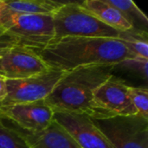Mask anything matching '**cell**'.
<instances>
[{
	"mask_svg": "<svg viewBox=\"0 0 148 148\" xmlns=\"http://www.w3.org/2000/svg\"><path fill=\"white\" fill-rule=\"evenodd\" d=\"M114 148H148V120L139 114L92 119Z\"/></svg>",
	"mask_w": 148,
	"mask_h": 148,
	"instance_id": "cell-5",
	"label": "cell"
},
{
	"mask_svg": "<svg viewBox=\"0 0 148 148\" xmlns=\"http://www.w3.org/2000/svg\"><path fill=\"white\" fill-rule=\"evenodd\" d=\"M54 110L44 100L31 103L0 106V120L27 132H39L54 121Z\"/></svg>",
	"mask_w": 148,
	"mask_h": 148,
	"instance_id": "cell-7",
	"label": "cell"
},
{
	"mask_svg": "<svg viewBox=\"0 0 148 148\" xmlns=\"http://www.w3.org/2000/svg\"><path fill=\"white\" fill-rule=\"evenodd\" d=\"M129 96L139 115L148 120V90L143 87H129Z\"/></svg>",
	"mask_w": 148,
	"mask_h": 148,
	"instance_id": "cell-18",
	"label": "cell"
},
{
	"mask_svg": "<svg viewBox=\"0 0 148 148\" xmlns=\"http://www.w3.org/2000/svg\"><path fill=\"white\" fill-rule=\"evenodd\" d=\"M108 4L120 11L131 24L134 30L148 33V17L131 0H105Z\"/></svg>",
	"mask_w": 148,
	"mask_h": 148,
	"instance_id": "cell-14",
	"label": "cell"
},
{
	"mask_svg": "<svg viewBox=\"0 0 148 148\" xmlns=\"http://www.w3.org/2000/svg\"><path fill=\"white\" fill-rule=\"evenodd\" d=\"M148 33L137 30L120 32L119 39L122 41L129 52L135 57L148 59Z\"/></svg>",
	"mask_w": 148,
	"mask_h": 148,
	"instance_id": "cell-15",
	"label": "cell"
},
{
	"mask_svg": "<svg viewBox=\"0 0 148 148\" xmlns=\"http://www.w3.org/2000/svg\"><path fill=\"white\" fill-rule=\"evenodd\" d=\"M65 2L54 0H0V7L16 14L53 16Z\"/></svg>",
	"mask_w": 148,
	"mask_h": 148,
	"instance_id": "cell-13",
	"label": "cell"
},
{
	"mask_svg": "<svg viewBox=\"0 0 148 148\" xmlns=\"http://www.w3.org/2000/svg\"><path fill=\"white\" fill-rule=\"evenodd\" d=\"M31 49L50 69L66 72L89 65L116 64L135 57L116 38L64 37Z\"/></svg>",
	"mask_w": 148,
	"mask_h": 148,
	"instance_id": "cell-1",
	"label": "cell"
},
{
	"mask_svg": "<svg viewBox=\"0 0 148 148\" xmlns=\"http://www.w3.org/2000/svg\"><path fill=\"white\" fill-rule=\"evenodd\" d=\"M54 40L64 37H102L119 39V30L103 23L83 10L79 2L66 1L53 15Z\"/></svg>",
	"mask_w": 148,
	"mask_h": 148,
	"instance_id": "cell-3",
	"label": "cell"
},
{
	"mask_svg": "<svg viewBox=\"0 0 148 148\" xmlns=\"http://www.w3.org/2000/svg\"><path fill=\"white\" fill-rule=\"evenodd\" d=\"M114 67L115 64H97L69 71L44 101L54 112L81 114L92 119L112 117L97 107L94 95L113 75Z\"/></svg>",
	"mask_w": 148,
	"mask_h": 148,
	"instance_id": "cell-2",
	"label": "cell"
},
{
	"mask_svg": "<svg viewBox=\"0 0 148 148\" xmlns=\"http://www.w3.org/2000/svg\"><path fill=\"white\" fill-rule=\"evenodd\" d=\"M66 73V71L50 69L44 73L27 78L6 80L7 95L0 106L45 100Z\"/></svg>",
	"mask_w": 148,
	"mask_h": 148,
	"instance_id": "cell-6",
	"label": "cell"
},
{
	"mask_svg": "<svg viewBox=\"0 0 148 148\" xmlns=\"http://www.w3.org/2000/svg\"><path fill=\"white\" fill-rule=\"evenodd\" d=\"M129 87L123 79L112 75L95 92V102L111 116L138 114L129 96Z\"/></svg>",
	"mask_w": 148,
	"mask_h": 148,
	"instance_id": "cell-10",
	"label": "cell"
},
{
	"mask_svg": "<svg viewBox=\"0 0 148 148\" xmlns=\"http://www.w3.org/2000/svg\"><path fill=\"white\" fill-rule=\"evenodd\" d=\"M121 69V70L127 71L133 75H135L145 81L148 78V59L133 57L125 59L115 64L114 69Z\"/></svg>",
	"mask_w": 148,
	"mask_h": 148,
	"instance_id": "cell-17",
	"label": "cell"
},
{
	"mask_svg": "<svg viewBox=\"0 0 148 148\" xmlns=\"http://www.w3.org/2000/svg\"><path fill=\"white\" fill-rule=\"evenodd\" d=\"M10 124L22 134L29 148H80L69 134L55 121L39 132H27Z\"/></svg>",
	"mask_w": 148,
	"mask_h": 148,
	"instance_id": "cell-11",
	"label": "cell"
},
{
	"mask_svg": "<svg viewBox=\"0 0 148 148\" xmlns=\"http://www.w3.org/2000/svg\"><path fill=\"white\" fill-rule=\"evenodd\" d=\"M80 6L98 20L121 32L132 30L131 24L123 17L118 10L105 0H86L79 2Z\"/></svg>",
	"mask_w": 148,
	"mask_h": 148,
	"instance_id": "cell-12",
	"label": "cell"
},
{
	"mask_svg": "<svg viewBox=\"0 0 148 148\" xmlns=\"http://www.w3.org/2000/svg\"><path fill=\"white\" fill-rule=\"evenodd\" d=\"M49 69L31 49L23 46L11 47L0 56V75L6 80L23 79Z\"/></svg>",
	"mask_w": 148,
	"mask_h": 148,
	"instance_id": "cell-8",
	"label": "cell"
},
{
	"mask_svg": "<svg viewBox=\"0 0 148 148\" xmlns=\"http://www.w3.org/2000/svg\"><path fill=\"white\" fill-rule=\"evenodd\" d=\"M19 45L17 40H16L13 36L8 34L1 26H0V56L8 49Z\"/></svg>",
	"mask_w": 148,
	"mask_h": 148,
	"instance_id": "cell-19",
	"label": "cell"
},
{
	"mask_svg": "<svg viewBox=\"0 0 148 148\" xmlns=\"http://www.w3.org/2000/svg\"><path fill=\"white\" fill-rule=\"evenodd\" d=\"M0 148H29L22 134L9 122L0 120Z\"/></svg>",
	"mask_w": 148,
	"mask_h": 148,
	"instance_id": "cell-16",
	"label": "cell"
},
{
	"mask_svg": "<svg viewBox=\"0 0 148 148\" xmlns=\"http://www.w3.org/2000/svg\"><path fill=\"white\" fill-rule=\"evenodd\" d=\"M7 95V88H6V79L0 75V103L4 100Z\"/></svg>",
	"mask_w": 148,
	"mask_h": 148,
	"instance_id": "cell-20",
	"label": "cell"
},
{
	"mask_svg": "<svg viewBox=\"0 0 148 148\" xmlns=\"http://www.w3.org/2000/svg\"><path fill=\"white\" fill-rule=\"evenodd\" d=\"M54 121L69 134L80 148H114L88 115L55 112Z\"/></svg>",
	"mask_w": 148,
	"mask_h": 148,
	"instance_id": "cell-9",
	"label": "cell"
},
{
	"mask_svg": "<svg viewBox=\"0 0 148 148\" xmlns=\"http://www.w3.org/2000/svg\"><path fill=\"white\" fill-rule=\"evenodd\" d=\"M0 26L21 46L40 49L54 40L53 16L23 15L9 12L0 7Z\"/></svg>",
	"mask_w": 148,
	"mask_h": 148,
	"instance_id": "cell-4",
	"label": "cell"
}]
</instances>
